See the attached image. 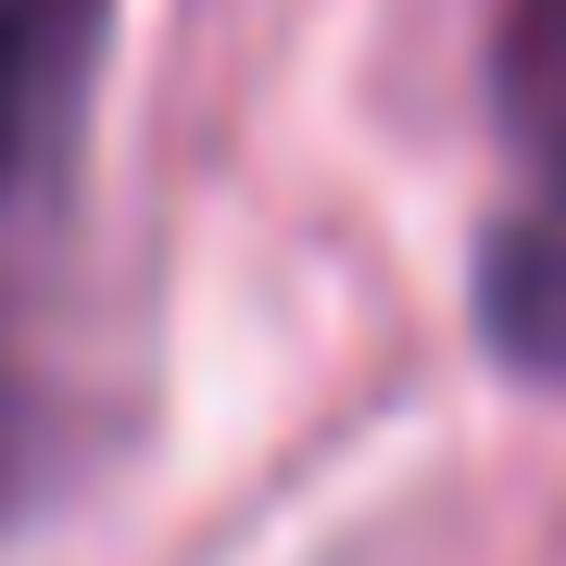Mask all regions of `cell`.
<instances>
[{"label":"cell","instance_id":"obj_2","mask_svg":"<svg viewBox=\"0 0 566 566\" xmlns=\"http://www.w3.org/2000/svg\"><path fill=\"white\" fill-rule=\"evenodd\" d=\"M102 39H114V0H0V214L39 202L51 164L76 151Z\"/></svg>","mask_w":566,"mask_h":566},{"label":"cell","instance_id":"obj_1","mask_svg":"<svg viewBox=\"0 0 566 566\" xmlns=\"http://www.w3.org/2000/svg\"><path fill=\"white\" fill-rule=\"evenodd\" d=\"M491 126L516 202L479 227V340L516 378L566 390V0H504L491 25Z\"/></svg>","mask_w":566,"mask_h":566},{"label":"cell","instance_id":"obj_3","mask_svg":"<svg viewBox=\"0 0 566 566\" xmlns=\"http://www.w3.org/2000/svg\"><path fill=\"white\" fill-rule=\"evenodd\" d=\"M51 465H63V403H51V365L25 353L13 303H0V528L51 491Z\"/></svg>","mask_w":566,"mask_h":566}]
</instances>
